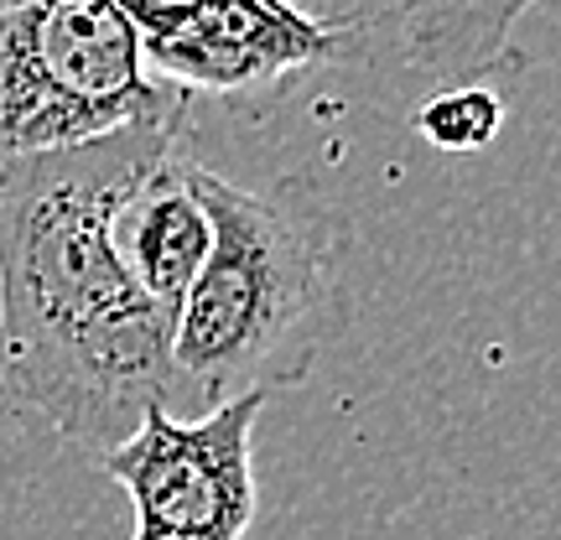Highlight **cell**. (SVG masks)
Wrapping results in <instances>:
<instances>
[{
    "label": "cell",
    "mask_w": 561,
    "mask_h": 540,
    "mask_svg": "<svg viewBox=\"0 0 561 540\" xmlns=\"http://www.w3.org/2000/svg\"><path fill=\"white\" fill-rule=\"evenodd\" d=\"M182 125L0 166V384L100 462L172 395V322L115 250V208Z\"/></svg>",
    "instance_id": "obj_1"
},
{
    "label": "cell",
    "mask_w": 561,
    "mask_h": 540,
    "mask_svg": "<svg viewBox=\"0 0 561 540\" xmlns=\"http://www.w3.org/2000/svg\"><path fill=\"white\" fill-rule=\"evenodd\" d=\"M214 250L172 328L167 416L198 421L240 395H276L312 375L348 328L343 223L297 193H250L193 161Z\"/></svg>",
    "instance_id": "obj_2"
},
{
    "label": "cell",
    "mask_w": 561,
    "mask_h": 540,
    "mask_svg": "<svg viewBox=\"0 0 561 540\" xmlns=\"http://www.w3.org/2000/svg\"><path fill=\"white\" fill-rule=\"evenodd\" d=\"M182 115L187 89L146 68L136 21L115 0L0 5V166Z\"/></svg>",
    "instance_id": "obj_3"
},
{
    "label": "cell",
    "mask_w": 561,
    "mask_h": 540,
    "mask_svg": "<svg viewBox=\"0 0 561 540\" xmlns=\"http://www.w3.org/2000/svg\"><path fill=\"white\" fill-rule=\"evenodd\" d=\"M265 395L224 401L198 421L151 411L100 468L136 504L130 540H244L255 520V421Z\"/></svg>",
    "instance_id": "obj_4"
},
{
    "label": "cell",
    "mask_w": 561,
    "mask_h": 540,
    "mask_svg": "<svg viewBox=\"0 0 561 540\" xmlns=\"http://www.w3.org/2000/svg\"><path fill=\"white\" fill-rule=\"evenodd\" d=\"M140 53L157 79L178 89L250 94L339 58V42L286 0H198L172 26L140 37Z\"/></svg>",
    "instance_id": "obj_5"
},
{
    "label": "cell",
    "mask_w": 561,
    "mask_h": 540,
    "mask_svg": "<svg viewBox=\"0 0 561 540\" xmlns=\"http://www.w3.org/2000/svg\"><path fill=\"white\" fill-rule=\"evenodd\" d=\"M115 250L146 301L178 328L182 301L214 250V223L193 187V157H182L178 146L151 161L115 208Z\"/></svg>",
    "instance_id": "obj_6"
},
{
    "label": "cell",
    "mask_w": 561,
    "mask_h": 540,
    "mask_svg": "<svg viewBox=\"0 0 561 540\" xmlns=\"http://www.w3.org/2000/svg\"><path fill=\"white\" fill-rule=\"evenodd\" d=\"M504 125V100L489 83H453L416 110V130L437 151H483L500 136Z\"/></svg>",
    "instance_id": "obj_7"
},
{
    "label": "cell",
    "mask_w": 561,
    "mask_h": 540,
    "mask_svg": "<svg viewBox=\"0 0 561 540\" xmlns=\"http://www.w3.org/2000/svg\"><path fill=\"white\" fill-rule=\"evenodd\" d=\"M115 5L136 21L140 37H151V32H161V26H172L178 16H187L198 0H115Z\"/></svg>",
    "instance_id": "obj_8"
}]
</instances>
